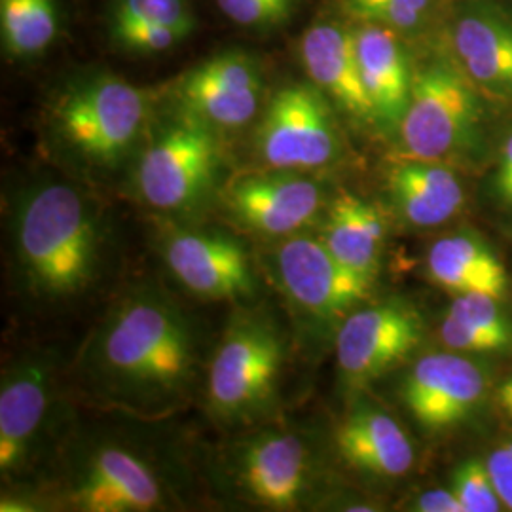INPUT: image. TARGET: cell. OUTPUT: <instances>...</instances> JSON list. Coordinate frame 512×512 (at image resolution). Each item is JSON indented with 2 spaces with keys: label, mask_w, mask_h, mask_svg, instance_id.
Instances as JSON below:
<instances>
[{
  "label": "cell",
  "mask_w": 512,
  "mask_h": 512,
  "mask_svg": "<svg viewBox=\"0 0 512 512\" xmlns=\"http://www.w3.org/2000/svg\"><path fill=\"white\" fill-rule=\"evenodd\" d=\"M150 21L175 29L183 37L194 29V16L184 0H118L114 23Z\"/></svg>",
  "instance_id": "cell-25"
},
{
  "label": "cell",
  "mask_w": 512,
  "mask_h": 512,
  "mask_svg": "<svg viewBox=\"0 0 512 512\" xmlns=\"http://www.w3.org/2000/svg\"><path fill=\"white\" fill-rule=\"evenodd\" d=\"M101 226L90 200L67 183H40L19 196L14 253L25 287L44 300L84 293L97 272Z\"/></svg>",
  "instance_id": "cell-2"
},
{
  "label": "cell",
  "mask_w": 512,
  "mask_h": 512,
  "mask_svg": "<svg viewBox=\"0 0 512 512\" xmlns=\"http://www.w3.org/2000/svg\"><path fill=\"white\" fill-rule=\"evenodd\" d=\"M450 315H454L461 323L480 330L495 338L503 348L512 342V330L505 315L497 306V298L488 294H459L452 302Z\"/></svg>",
  "instance_id": "cell-26"
},
{
  "label": "cell",
  "mask_w": 512,
  "mask_h": 512,
  "mask_svg": "<svg viewBox=\"0 0 512 512\" xmlns=\"http://www.w3.org/2000/svg\"><path fill=\"white\" fill-rule=\"evenodd\" d=\"M200 365L190 317L156 287L124 294L80 351L82 385L99 403L160 418L188 399Z\"/></svg>",
  "instance_id": "cell-1"
},
{
  "label": "cell",
  "mask_w": 512,
  "mask_h": 512,
  "mask_svg": "<svg viewBox=\"0 0 512 512\" xmlns=\"http://www.w3.org/2000/svg\"><path fill=\"white\" fill-rule=\"evenodd\" d=\"M353 35L376 124L395 131L403 122L414 78L403 44L397 31L376 23H363Z\"/></svg>",
  "instance_id": "cell-19"
},
{
  "label": "cell",
  "mask_w": 512,
  "mask_h": 512,
  "mask_svg": "<svg viewBox=\"0 0 512 512\" xmlns=\"http://www.w3.org/2000/svg\"><path fill=\"white\" fill-rule=\"evenodd\" d=\"M389 192L401 217L421 228L452 219L463 205L456 173L431 160L404 156L389 173Z\"/></svg>",
  "instance_id": "cell-21"
},
{
  "label": "cell",
  "mask_w": 512,
  "mask_h": 512,
  "mask_svg": "<svg viewBox=\"0 0 512 512\" xmlns=\"http://www.w3.org/2000/svg\"><path fill=\"white\" fill-rule=\"evenodd\" d=\"M177 95L186 116L211 129H238L258 112L262 78L251 57L219 55L186 74Z\"/></svg>",
  "instance_id": "cell-15"
},
{
  "label": "cell",
  "mask_w": 512,
  "mask_h": 512,
  "mask_svg": "<svg viewBox=\"0 0 512 512\" xmlns=\"http://www.w3.org/2000/svg\"><path fill=\"white\" fill-rule=\"evenodd\" d=\"M63 495L71 509L84 512L158 511L165 503L154 469L120 444H99L78 459Z\"/></svg>",
  "instance_id": "cell-10"
},
{
  "label": "cell",
  "mask_w": 512,
  "mask_h": 512,
  "mask_svg": "<svg viewBox=\"0 0 512 512\" xmlns=\"http://www.w3.org/2000/svg\"><path fill=\"white\" fill-rule=\"evenodd\" d=\"M165 266L188 293L203 300H243L256 293L251 256L220 230L173 228L162 243Z\"/></svg>",
  "instance_id": "cell-12"
},
{
  "label": "cell",
  "mask_w": 512,
  "mask_h": 512,
  "mask_svg": "<svg viewBox=\"0 0 512 512\" xmlns=\"http://www.w3.org/2000/svg\"><path fill=\"white\" fill-rule=\"evenodd\" d=\"M220 150L209 126L186 116L143 152L135 184L143 202L164 213H186L205 202L219 177Z\"/></svg>",
  "instance_id": "cell-6"
},
{
  "label": "cell",
  "mask_w": 512,
  "mask_h": 512,
  "mask_svg": "<svg viewBox=\"0 0 512 512\" xmlns=\"http://www.w3.org/2000/svg\"><path fill=\"white\" fill-rule=\"evenodd\" d=\"M486 391V376L469 359L435 353L408 372L403 399L414 420L427 431H444L463 420Z\"/></svg>",
  "instance_id": "cell-16"
},
{
  "label": "cell",
  "mask_w": 512,
  "mask_h": 512,
  "mask_svg": "<svg viewBox=\"0 0 512 512\" xmlns=\"http://www.w3.org/2000/svg\"><path fill=\"white\" fill-rule=\"evenodd\" d=\"M336 446L342 459L380 478H401L414 465V448L403 427L378 408H357L338 427Z\"/></svg>",
  "instance_id": "cell-20"
},
{
  "label": "cell",
  "mask_w": 512,
  "mask_h": 512,
  "mask_svg": "<svg viewBox=\"0 0 512 512\" xmlns=\"http://www.w3.org/2000/svg\"><path fill=\"white\" fill-rule=\"evenodd\" d=\"M420 512H465L454 490H431L421 495L414 505Z\"/></svg>",
  "instance_id": "cell-33"
},
{
  "label": "cell",
  "mask_w": 512,
  "mask_h": 512,
  "mask_svg": "<svg viewBox=\"0 0 512 512\" xmlns=\"http://www.w3.org/2000/svg\"><path fill=\"white\" fill-rule=\"evenodd\" d=\"M344 6L363 23L384 25L397 33L418 29L425 19V12L406 0H344Z\"/></svg>",
  "instance_id": "cell-28"
},
{
  "label": "cell",
  "mask_w": 512,
  "mask_h": 512,
  "mask_svg": "<svg viewBox=\"0 0 512 512\" xmlns=\"http://www.w3.org/2000/svg\"><path fill=\"white\" fill-rule=\"evenodd\" d=\"M323 190L300 171L251 173L226 186L224 205L239 226L264 238H291L323 209Z\"/></svg>",
  "instance_id": "cell-14"
},
{
  "label": "cell",
  "mask_w": 512,
  "mask_h": 512,
  "mask_svg": "<svg viewBox=\"0 0 512 512\" xmlns=\"http://www.w3.org/2000/svg\"><path fill=\"white\" fill-rule=\"evenodd\" d=\"M226 471L239 494L270 511L300 509L317 484L310 442L291 431H262L234 442Z\"/></svg>",
  "instance_id": "cell-7"
},
{
  "label": "cell",
  "mask_w": 512,
  "mask_h": 512,
  "mask_svg": "<svg viewBox=\"0 0 512 512\" xmlns=\"http://www.w3.org/2000/svg\"><path fill=\"white\" fill-rule=\"evenodd\" d=\"M277 283L296 310L317 321L348 317L374 279L357 274L330 253L323 239L291 236L274 255Z\"/></svg>",
  "instance_id": "cell-9"
},
{
  "label": "cell",
  "mask_w": 512,
  "mask_h": 512,
  "mask_svg": "<svg viewBox=\"0 0 512 512\" xmlns=\"http://www.w3.org/2000/svg\"><path fill=\"white\" fill-rule=\"evenodd\" d=\"M421 338L420 311L403 300L351 311L336 334L338 368L351 384H366L399 365Z\"/></svg>",
  "instance_id": "cell-11"
},
{
  "label": "cell",
  "mask_w": 512,
  "mask_h": 512,
  "mask_svg": "<svg viewBox=\"0 0 512 512\" xmlns=\"http://www.w3.org/2000/svg\"><path fill=\"white\" fill-rule=\"evenodd\" d=\"M495 186L499 196L505 202L512 205V135L507 137L505 145L501 148V158H499V167L495 175Z\"/></svg>",
  "instance_id": "cell-34"
},
{
  "label": "cell",
  "mask_w": 512,
  "mask_h": 512,
  "mask_svg": "<svg viewBox=\"0 0 512 512\" xmlns=\"http://www.w3.org/2000/svg\"><path fill=\"white\" fill-rule=\"evenodd\" d=\"M461 71L495 97L512 99V19L488 2L459 10L452 31Z\"/></svg>",
  "instance_id": "cell-17"
},
{
  "label": "cell",
  "mask_w": 512,
  "mask_h": 512,
  "mask_svg": "<svg viewBox=\"0 0 512 512\" xmlns=\"http://www.w3.org/2000/svg\"><path fill=\"white\" fill-rule=\"evenodd\" d=\"M114 37L135 52H164L184 38L175 29L150 21L114 23Z\"/></svg>",
  "instance_id": "cell-30"
},
{
  "label": "cell",
  "mask_w": 512,
  "mask_h": 512,
  "mask_svg": "<svg viewBox=\"0 0 512 512\" xmlns=\"http://www.w3.org/2000/svg\"><path fill=\"white\" fill-rule=\"evenodd\" d=\"M499 401H501V406H503V410L507 412V416L512 420V376L505 382V384L501 385V391H499Z\"/></svg>",
  "instance_id": "cell-35"
},
{
  "label": "cell",
  "mask_w": 512,
  "mask_h": 512,
  "mask_svg": "<svg viewBox=\"0 0 512 512\" xmlns=\"http://www.w3.org/2000/svg\"><path fill=\"white\" fill-rule=\"evenodd\" d=\"M256 148L272 169L310 171L338 156V131L317 86L291 84L275 93L256 131Z\"/></svg>",
  "instance_id": "cell-8"
},
{
  "label": "cell",
  "mask_w": 512,
  "mask_h": 512,
  "mask_svg": "<svg viewBox=\"0 0 512 512\" xmlns=\"http://www.w3.org/2000/svg\"><path fill=\"white\" fill-rule=\"evenodd\" d=\"M143 90L103 76L65 93L54 109L55 128L82 158L97 165H116L133 147L147 122Z\"/></svg>",
  "instance_id": "cell-4"
},
{
  "label": "cell",
  "mask_w": 512,
  "mask_h": 512,
  "mask_svg": "<svg viewBox=\"0 0 512 512\" xmlns=\"http://www.w3.org/2000/svg\"><path fill=\"white\" fill-rule=\"evenodd\" d=\"M476 86L458 67L433 61L414 73L399 126L406 158L439 162L467 147L480 124Z\"/></svg>",
  "instance_id": "cell-5"
},
{
  "label": "cell",
  "mask_w": 512,
  "mask_h": 512,
  "mask_svg": "<svg viewBox=\"0 0 512 512\" xmlns=\"http://www.w3.org/2000/svg\"><path fill=\"white\" fill-rule=\"evenodd\" d=\"M55 365L48 355H25L4 370L0 385V473H21L38 452L54 412Z\"/></svg>",
  "instance_id": "cell-13"
},
{
  "label": "cell",
  "mask_w": 512,
  "mask_h": 512,
  "mask_svg": "<svg viewBox=\"0 0 512 512\" xmlns=\"http://www.w3.org/2000/svg\"><path fill=\"white\" fill-rule=\"evenodd\" d=\"M429 277L450 293L488 294L501 298L507 274L497 256L471 236L437 241L427 255Z\"/></svg>",
  "instance_id": "cell-23"
},
{
  "label": "cell",
  "mask_w": 512,
  "mask_h": 512,
  "mask_svg": "<svg viewBox=\"0 0 512 512\" xmlns=\"http://www.w3.org/2000/svg\"><path fill=\"white\" fill-rule=\"evenodd\" d=\"M490 476L494 480L495 490L501 497L503 505L512 511V456L503 448L495 450L486 461Z\"/></svg>",
  "instance_id": "cell-32"
},
{
  "label": "cell",
  "mask_w": 512,
  "mask_h": 512,
  "mask_svg": "<svg viewBox=\"0 0 512 512\" xmlns=\"http://www.w3.org/2000/svg\"><path fill=\"white\" fill-rule=\"evenodd\" d=\"M452 490L458 495L465 512L501 511V497L495 490L488 465L482 461H467L454 476Z\"/></svg>",
  "instance_id": "cell-27"
},
{
  "label": "cell",
  "mask_w": 512,
  "mask_h": 512,
  "mask_svg": "<svg viewBox=\"0 0 512 512\" xmlns=\"http://www.w3.org/2000/svg\"><path fill=\"white\" fill-rule=\"evenodd\" d=\"M0 27L10 54L44 52L59 29L55 0H0Z\"/></svg>",
  "instance_id": "cell-24"
},
{
  "label": "cell",
  "mask_w": 512,
  "mask_h": 512,
  "mask_svg": "<svg viewBox=\"0 0 512 512\" xmlns=\"http://www.w3.org/2000/svg\"><path fill=\"white\" fill-rule=\"evenodd\" d=\"M285 340L266 315H239L224 332L207 374L209 412L224 423H247L275 401Z\"/></svg>",
  "instance_id": "cell-3"
},
{
  "label": "cell",
  "mask_w": 512,
  "mask_h": 512,
  "mask_svg": "<svg viewBox=\"0 0 512 512\" xmlns=\"http://www.w3.org/2000/svg\"><path fill=\"white\" fill-rule=\"evenodd\" d=\"M440 338L448 348L456 351H471V353H486V351H499L505 349L495 338L473 329L465 323H461L454 315L446 313L442 327H440Z\"/></svg>",
  "instance_id": "cell-31"
},
{
  "label": "cell",
  "mask_w": 512,
  "mask_h": 512,
  "mask_svg": "<svg viewBox=\"0 0 512 512\" xmlns=\"http://www.w3.org/2000/svg\"><path fill=\"white\" fill-rule=\"evenodd\" d=\"M226 18L245 27H270L293 14L296 0H217Z\"/></svg>",
  "instance_id": "cell-29"
},
{
  "label": "cell",
  "mask_w": 512,
  "mask_h": 512,
  "mask_svg": "<svg viewBox=\"0 0 512 512\" xmlns=\"http://www.w3.org/2000/svg\"><path fill=\"white\" fill-rule=\"evenodd\" d=\"M300 54L306 73L321 92L349 116L376 122L353 33L338 23H317L304 33Z\"/></svg>",
  "instance_id": "cell-18"
},
{
  "label": "cell",
  "mask_w": 512,
  "mask_h": 512,
  "mask_svg": "<svg viewBox=\"0 0 512 512\" xmlns=\"http://www.w3.org/2000/svg\"><path fill=\"white\" fill-rule=\"evenodd\" d=\"M384 236V219L372 203L346 190L336 194L321 239L342 264L374 279L380 266Z\"/></svg>",
  "instance_id": "cell-22"
}]
</instances>
